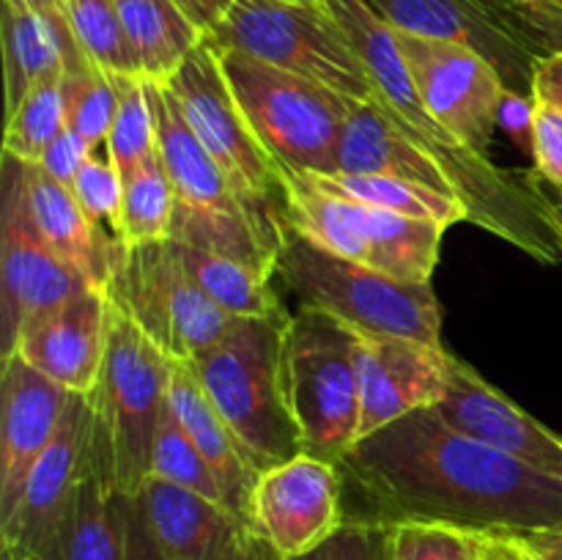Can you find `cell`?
<instances>
[{"label":"cell","mask_w":562,"mask_h":560,"mask_svg":"<svg viewBox=\"0 0 562 560\" xmlns=\"http://www.w3.org/2000/svg\"><path fill=\"white\" fill-rule=\"evenodd\" d=\"M404 64L423 104L459 141L488 154L508 82L475 47L450 38L395 31Z\"/></svg>","instance_id":"obj_13"},{"label":"cell","mask_w":562,"mask_h":560,"mask_svg":"<svg viewBox=\"0 0 562 560\" xmlns=\"http://www.w3.org/2000/svg\"><path fill=\"white\" fill-rule=\"evenodd\" d=\"M340 470L379 522H445L483 536L562 527V481L417 410L351 445Z\"/></svg>","instance_id":"obj_1"},{"label":"cell","mask_w":562,"mask_h":560,"mask_svg":"<svg viewBox=\"0 0 562 560\" xmlns=\"http://www.w3.org/2000/svg\"><path fill=\"white\" fill-rule=\"evenodd\" d=\"M344 478L340 464L311 453L258 475L247 522L274 560L307 558L346 525Z\"/></svg>","instance_id":"obj_12"},{"label":"cell","mask_w":562,"mask_h":560,"mask_svg":"<svg viewBox=\"0 0 562 560\" xmlns=\"http://www.w3.org/2000/svg\"><path fill=\"white\" fill-rule=\"evenodd\" d=\"M115 3L126 36L135 47L140 75L151 82H168L206 38V33L173 0H115Z\"/></svg>","instance_id":"obj_27"},{"label":"cell","mask_w":562,"mask_h":560,"mask_svg":"<svg viewBox=\"0 0 562 560\" xmlns=\"http://www.w3.org/2000/svg\"><path fill=\"white\" fill-rule=\"evenodd\" d=\"M173 209L176 192L170 184L168 168H165L159 152H154L130 176H124V201H121L115 236L124 247L170 239Z\"/></svg>","instance_id":"obj_31"},{"label":"cell","mask_w":562,"mask_h":560,"mask_svg":"<svg viewBox=\"0 0 562 560\" xmlns=\"http://www.w3.org/2000/svg\"><path fill=\"white\" fill-rule=\"evenodd\" d=\"M338 170L344 173H379L434 187L456 195V187L442 165L423 152L376 102L357 104L340 137ZM459 198V195H456ZM461 201V198H459Z\"/></svg>","instance_id":"obj_26"},{"label":"cell","mask_w":562,"mask_h":560,"mask_svg":"<svg viewBox=\"0 0 562 560\" xmlns=\"http://www.w3.org/2000/svg\"><path fill=\"white\" fill-rule=\"evenodd\" d=\"M283 388L305 453L340 464L360 437V333L318 307H296L283 338Z\"/></svg>","instance_id":"obj_6"},{"label":"cell","mask_w":562,"mask_h":560,"mask_svg":"<svg viewBox=\"0 0 562 560\" xmlns=\"http://www.w3.org/2000/svg\"><path fill=\"white\" fill-rule=\"evenodd\" d=\"M168 384L170 357L110 300L108 351L97 388L86 399L108 450L110 475L124 497H137L151 478L154 439L168 410Z\"/></svg>","instance_id":"obj_8"},{"label":"cell","mask_w":562,"mask_h":560,"mask_svg":"<svg viewBox=\"0 0 562 560\" xmlns=\"http://www.w3.org/2000/svg\"><path fill=\"white\" fill-rule=\"evenodd\" d=\"M220 49H239L269 66L322 82L351 102L376 99V86L351 38L324 3L236 0L209 33Z\"/></svg>","instance_id":"obj_9"},{"label":"cell","mask_w":562,"mask_h":560,"mask_svg":"<svg viewBox=\"0 0 562 560\" xmlns=\"http://www.w3.org/2000/svg\"><path fill=\"white\" fill-rule=\"evenodd\" d=\"M549 225H552L554 236H558L560 247H562V195L554 201V198H549Z\"/></svg>","instance_id":"obj_50"},{"label":"cell","mask_w":562,"mask_h":560,"mask_svg":"<svg viewBox=\"0 0 562 560\" xmlns=\"http://www.w3.org/2000/svg\"><path fill=\"white\" fill-rule=\"evenodd\" d=\"M508 541L519 549L527 560H562V527L558 530H536L519 533V536H494Z\"/></svg>","instance_id":"obj_45"},{"label":"cell","mask_w":562,"mask_h":560,"mask_svg":"<svg viewBox=\"0 0 562 560\" xmlns=\"http://www.w3.org/2000/svg\"><path fill=\"white\" fill-rule=\"evenodd\" d=\"M86 60L88 55L77 44L66 11H27L3 3L5 113L38 82Z\"/></svg>","instance_id":"obj_25"},{"label":"cell","mask_w":562,"mask_h":560,"mask_svg":"<svg viewBox=\"0 0 562 560\" xmlns=\"http://www.w3.org/2000/svg\"><path fill=\"white\" fill-rule=\"evenodd\" d=\"M135 500L165 560H274L245 519L203 494L151 475Z\"/></svg>","instance_id":"obj_19"},{"label":"cell","mask_w":562,"mask_h":560,"mask_svg":"<svg viewBox=\"0 0 562 560\" xmlns=\"http://www.w3.org/2000/svg\"><path fill=\"white\" fill-rule=\"evenodd\" d=\"M108 296L170 360L192 362L236 324L190 278L170 239L124 247Z\"/></svg>","instance_id":"obj_11"},{"label":"cell","mask_w":562,"mask_h":560,"mask_svg":"<svg viewBox=\"0 0 562 560\" xmlns=\"http://www.w3.org/2000/svg\"><path fill=\"white\" fill-rule=\"evenodd\" d=\"M318 560H387V525L379 519H346L318 549Z\"/></svg>","instance_id":"obj_40"},{"label":"cell","mask_w":562,"mask_h":560,"mask_svg":"<svg viewBox=\"0 0 562 560\" xmlns=\"http://www.w3.org/2000/svg\"><path fill=\"white\" fill-rule=\"evenodd\" d=\"M313 3H324V0H313Z\"/></svg>","instance_id":"obj_54"},{"label":"cell","mask_w":562,"mask_h":560,"mask_svg":"<svg viewBox=\"0 0 562 560\" xmlns=\"http://www.w3.org/2000/svg\"><path fill=\"white\" fill-rule=\"evenodd\" d=\"M173 245L190 278L228 316L256 318L285 311L278 291H274L272 275L261 272V269L250 267L245 261H236V258L201 250L195 245H184V242H173Z\"/></svg>","instance_id":"obj_30"},{"label":"cell","mask_w":562,"mask_h":560,"mask_svg":"<svg viewBox=\"0 0 562 560\" xmlns=\"http://www.w3.org/2000/svg\"><path fill=\"white\" fill-rule=\"evenodd\" d=\"M387 525V560H486L488 536L445 522L401 519Z\"/></svg>","instance_id":"obj_35"},{"label":"cell","mask_w":562,"mask_h":560,"mask_svg":"<svg viewBox=\"0 0 562 560\" xmlns=\"http://www.w3.org/2000/svg\"><path fill=\"white\" fill-rule=\"evenodd\" d=\"M450 351L398 335L360 333V437L417 410H434L448 395Z\"/></svg>","instance_id":"obj_16"},{"label":"cell","mask_w":562,"mask_h":560,"mask_svg":"<svg viewBox=\"0 0 562 560\" xmlns=\"http://www.w3.org/2000/svg\"><path fill=\"white\" fill-rule=\"evenodd\" d=\"M300 560H318V552H313V555H307V558H300Z\"/></svg>","instance_id":"obj_52"},{"label":"cell","mask_w":562,"mask_h":560,"mask_svg":"<svg viewBox=\"0 0 562 560\" xmlns=\"http://www.w3.org/2000/svg\"><path fill=\"white\" fill-rule=\"evenodd\" d=\"M69 190L77 198V203L86 209L88 217L102 225L110 223L115 236V225H119L121 217V201H124V176L119 173L115 163L110 159L108 148H97L86 159V165L75 176Z\"/></svg>","instance_id":"obj_39"},{"label":"cell","mask_w":562,"mask_h":560,"mask_svg":"<svg viewBox=\"0 0 562 560\" xmlns=\"http://www.w3.org/2000/svg\"><path fill=\"white\" fill-rule=\"evenodd\" d=\"M289 311L236 318L234 327L192 360L214 410L258 472L305 453L283 388V338Z\"/></svg>","instance_id":"obj_3"},{"label":"cell","mask_w":562,"mask_h":560,"mask_svg":"<svg viewBox=\"0 0 562 560\" xmlns=\"http://www.w3.org/2000/svg\"><path fill=\"white\" fill-rule=\"evenodd\" d=\"M162 86L176 99L181 115L209 157L241 198L263 245L278 261V253L289 234L283 170L261 146L236 104L214 44L203 38L201 47Z\"/></svg>","instance_id":"obj_4"},{"label":"cell","mask_w":562,"mask_h":560,"mask_svg":"<svg viewBox=\"0 0 562 560\" xmlns=\"http://www.w3.org/2000/svg\"><path fill=\"white\" fill-rule=\"evenodd\" d=\"M119 91V110L104 148L121 176H130L137 165L157 152V126H154L148 82L140 75H113Z\"/></svg>","instance_id":"obj_34"},{"label":"cell","mask_w":562,"mask_h":560,"mask_svg":"<svg viewBox=\"0 0 562 560\" xmlns=\"http://www.w3.org/2000/svg\"><path fill=\"white\" fill-rule=\"evenodd\" d=\"M536 97L532 93L510 91L499 104L497 126L516 143V148L532 157V135H536Z\"/></svg>","instance_id":"obj_43"},{"label":"cell","mask_w":562,"mask_h":560,"mask_svg":"<svg viewBox=\"0 0 562 560\" xmlns=\"http://www.w3.org/2000/svg\"><path fill=\"white\" fill-rule=\"evenodd\" d=\"M538 102V99H536ZM536 176L562 192V110L554 104H536V135H532Z\"/></svg>","instance_id":"obj_41"},{"label":"cell","mask_w":562,"mask_h":560,"mask_svg":"<svg viewBox=\"0 0 562 560\" xmlns=\"http://www.w3.org/2000/svg\"><path fill=\"white\" fill-rule=\"evenodd\" d=\"M538 60L562 53V9L552 0H470Z\"/></svg>","instance_id":"obj_38"},{"label":"cell","mask_w":562,"mask_h":560,"mask_svg":"<svg viewBox=\"0 0 562 560\" xmlns=\"http://www.w3.org/2000/svg\"><path fill=\"white\" fill-rule=\"evenodd\" d=\"M324 5L366 60L376 86L373 102L442 165L453 181L456 195L470 212V223L527 253L538 264H560L562 247L549 225V195L536 176L519 179L508 173L494 165L488 154L467 146L428 113L395 42V27L387 25L366 0H324Z\"/></svg>","instance_id":"obj_2"},{"label":"cell","mask_w":562,"mask_h":560,"mask_svg":"<svg viewBox=\"0 0 562 560\" xmlns=\"http://www.w3.org/2000/svg\"><path fill=\"white\" fill-rule=\"evenodd\" d=\"M71 393L27 366L20 355L3 357L0 373V530L11 525L25 497L38 456L58 432Z\"/></svg>","instance_id":"obj_17"},{"label":"cell","mask_w":562,"mask_h":560,"mask_svg":"<svg viewBox=\"0 0 562 560\" xmlns=\"http://www.w3.org/2000/svg\"><path fill=\"white\" fill-rule=\"evenodd\" d=\"M108 333V291L88 285L33 316L16 335L11 355H20L27 366L69 393L88 395L102 373Z\"/></svg>","instance_id":"obj_20"},{"label":"cell","mask_w":562,"mask_h":560,"mask_svg":"<svg viewBox=\"0 0 562 560\" xmlns=\"http://www.w3.org/2000/svg\"><path fill=\"white\" fill-rule=\"evenodd\" d=\"M214 49L236 104L280 170H338L340 137L360 102H351L322 82L296 77L239 49Z\"/></svg>","instance_id":"obj_7"},{"label":"cell","mask_w":562,"mask_h":560,"mask_svg":"<svg viewBox=\"0 0 562 560\" xmlns=\"http://www.w3.org/2000/svg\"><path fill=\"white\" fill-rule=\"evenodd\" d=\"M552 3H554V5H560V9H562V0H552Z\"/></svg>","instance_id":"obj_53"},{"label":"cell","mask_w":562,"mask_h":560,"mask_svg":"<svg viewBox=\"0 0 562 560\" xmlns=\"http://www.w3.org/2000/svg\"><path fill=\"white\" fill-rule=\"evenodd\" d=\"M151 475L203 494V497L214 500V503H223V492H220V483L214 478L212 467L206 464V459L198 450V445L192 443L190 434L184 432L179 417L173 415L170 404L165 410L162 423H159L157 439H154Z\"/></svg>","instance_id":"obj_37"},{"label":"cell","mask_w":562,"mask_h":560,"mask_svg":"<svg viewBox=\"0 0 562 560\" xmlns=\"http://www.w3.org/2000/svg\"><path fill=\"white\" fill-rule=\"evenodd\" d=\"M126 560H165L135 497L130 500V514H126Z\"/></svg>","instance_id":"obj_44"},{"label":"cell","mask_w":562,"mask_h":560,"mask_svg":"<svg viewBox=\"0 0 562 560\" xmlns=\"http://www.w3.org/2000/svg\"><path fill=\"white\" fill-rule=\"evenodd\" d=\"M532 97L562 110V53L538 60L536 77H532Z\"/></svg>","instance_id":"obj_46"},{"label":"cell","mask_w":562,"mask_h":560,"mask_svg":"<svg viewBox=\"0 0 562 560\" xmlns=\"http://www.w3.org/2000/svg\"><path fill=\"white\" fill-rule=\"evenodd\" d=\"M366 217L368 267L401 283H431L448 225L371 206H366Z\"/></svg>","instance_id":"obj_28"},{"label":"cell","mask_w":562,"mask_h":560,"mask_svg":"<svg viewBox=\"0 0 562 560\" xmlns=\"http://www.w3.org/2000/svg\"><path fill=\"white\" fill-rule=\"evenodd\" d=\"M93 152H97V148H93L91 143L82 141L77 132H71L69 126H66V130L49 143V148L44 152V157L38 159L36 165H42L44 173L53 176L55 181L71 187L75 176L80 173V168L86 165V159L91 157Z\"/></svg>","instance_id":"obj_42"},{"label":"cell","mask_w":562,"mask_h":560,"mask_svg":"<svg viewBox=\"0 0 562 560\" xmlns=\"http://www.w3.org/2000/svg\"><path fill=\"white\" fill-rule=\"evenodd\" d=\"M130 500L119 494L97 426L88 445V467L53 547L38 560H126Z\"/></svg>","instance_id":"obj_23"},{"label":"cell","mask_w":562,"mask_h":560,"mask_svg":"<svg viewBox=\"0 0 562 560\" xmlns=\"http://www.w3.org/2000/svg\"><path fill=\"white\" fill-rule=\"evenodd\" d=\"M93 432V410L86 395L71 393L58 432L49 439L47 450L38 456L25 497L9 527L0 530V544L14 547L27 560H38L58 536L77 486L88 467V445Z\"/></svg>","instance_id":"obj_15"},{"label":"cell","mask_w":562,"mask_h":560,"mask_svg":"<svg viewBox=\"0 0 562 560\" xmlns=\"http://www.w3.org/2000/svg\"><path fill=\"white\" fill-rule=\"evenodd\" d=\"M486 560H488V558H486Z\"/></svg>","instance_id":"obj_56"},{"label":"cell","mask_w":562,"mask_h":560,"mask_svg":"<svg viewBox=\"0 0 562 560\" xmlns=\"http://www.w3.org/2000/svg\"><path fill=\"white\" fill-rule=\"evenodd\" d=\"M488 560H527L519 549L510 547L508 541L503 538H494L488 536Z\"/></svg>","instance_id":"obj_48"},{"label":"cell","mask_w":562,"mask_h":560,"mask_svg":"<svg viewBox=\"0 0 562 560\" xmlns=\"http://www.w3.org/2000/svg\"><path fill=\"white\" fill-rule=\"evenodd\" d=\"M274 280L357 333L398 335L442 346V305L431 283H401L373 267L322 250L289 231L274 261Z\"/></svg>","instance_id":"obj_5"},{"label":"cell","mask_w":562,"mask_h":560,"mask_svg":"<svg viewBox=\"0 0 562 560\" xmlns=\"http://www.w3.org/2000/svg\"><path fill=\"white\" fill-rule=\"evenodd\" d=\"M560 195H562V192H560Z\"/></svg>","instance_id":"obj_55"},{"label":"cell","mask_w":562,"mask_h":560,"mask_svg":"<svg viewBox=\"0 0 562 560\" xmlns=\"http://www.w3.org/2000/svg\"><path fill=\"white\" fill-rule=\"evenodd\" d=\"M0 560H27L20 549L14 547H0Z\"/></svg>","instance_id":"obj_51"},{"label":"cell","mask_w":562,"mask_h":560,"mask_svg":"<svg viewBox=\"0 0 562 560\" xmlns=\"http://www.w3.org/2000/svg\"><path fill=\"white\" fill-rule=\"evenodd\" d=\"M173 3L209 36L236 0H173Z\"/></svg>","instance_id":"obj_47"},{"label":"cell","mask_w":562,"mask_h":560,"mask_svg":"<svg viewBox=\"0 0 562 560\" xmlns=\"http://www.w3.org/2000/svg\"><path fill=\"white\" fill-rule=\"evenodd\" d=\"M64 102L66 124L71 132L102 148L108 143L115 110H119V91L113 75L99 69L91 58L75 69L64 71Z\"/></svg>","instance_id":"obj_36"},{"label":"cell","mask_w":562,"mask_h":560,"mask_svg":"<svg viewBox=\"0 0 562 560\" xmlns=\"http://www.w3.org/2000/svg\"><path fill=\"white\" fill-rule=\"evenodd\" d=\"M86 280L49 250L27 217L20 187V159L3 152L0 176V333L3 357L11 355L20 329L38 313L69 300Z\"/></svg>","instance_id":"obj_14"},{"label":"cell","mask_w":562,"mask_h":560,"mask_svg":"<svg viewBox=\"0 0 562 560\" xmlns=\"http://www.w3.org/2000/svg\"><path fill=\"white\" fill-rule=\"evenodd\" d=\"M305 176L322 190L346 198V201L362 203V206L384 209V212L417 220H434L448 228L456 223H470V212L459 198L434 190V187L415 184V181L379 173H344V170Z\"/></svg>","instance_id":"obj_29"},{"label":"cell","mask_w":562,"mask_h":560,"mask_svg":"<svg viewBox=\"0 0 562 560\" xmlns=\"http://www.w3.org/2000/svg\"><path fill=\"white\" fill-rule=\"evenodd\" d=\"M66 16L80 49L99 69L108 75H140L115 0H66Z\"/></svg>","instance_id":"obj_33"},{"label":"cell","mask_w":562,"mask_h":560,"mask_svg":"<svg viewBox=\"0 0 562 560\" xmlns=\"http://www.w3.org/2000/svg\"><path fill=\"white\" fill-rule=\"evenodd\" d=\"M456 432L494 450L514 456L521 464L562 481V437L538 423L530 412L499 393L470 362L450 355L448 395L434 406Z\"/></svg>","instance_id":"obj_18"},{"label":"cell","mask_w":562,"mask_h":560,"mask_svg":"<svg viewBox=\"0 0 562 560\" xmlns=\"http://www.w3.org/2000/svg\"><path fill=\"white\" fill-rule=\"evenodd\" d=\"M168 404L173 415L179 417L181 426H184V432L192 437V443L198 445L206 464L212 467L220 492H223L225 508L234 511L239 519L247 522L252 486H256L261 472L256 470V464L245 453V448L234 437L223 415L214 410L192 362L170 360Z\"/></svg>","instance_id":"obj_24"},{"label":"cell","mask_w":562,"mask_h":560,"mask_svg":"<svg viewBox=\"0 0 562 560\" xmlns=\"http://www.w3.org/2000/svg\"><path fill=\"white\" fill-rule=\"evenodd\" d=\"M64 75L38 82L22 97L11 113H5L3 152L22 163H38L49 143L66 130Z\"/></svg>","instance_id":"obj_32"},{"label":"cell","mask_w":562,"mask_h":560,"mask_svg":"<svg viewBox=\"0 0 562 560\" xmlns=\"http://www.w3.org/2000/svg\"><path fill=\"white\" fill-rule=\"evenodd\" d=\"M20 187L27 217L49 250L91 289L108 291L124 253L119 236H110L102 223L88 217L69 187L44 173L42 165L20 159Z\"/></svg>","instance_id":"obj_21"},{"label":"cell","mask_w":562,"mask_h":560,"mask_svg":"<svg viewBox=\"0 0 562 560\" xmlns=\"http://www.w3.org/2000/svg\"><path fill=\"white\" fill-rule=\"evenodd\" d=\"M148 82L157 152L176 192L170 239L236 258L274 278V256L263 245L241 198L190 130L162 82Z\"/></svg>","instance_id":"obj_10"},{"label":"cell","mask_w":562,"mask_h":560,"mask_svg":"<svg viewBox=\"0 0 562 560\" xmlns=\"http://www.w3.org/2000/svg\"><path fill=\"white\" fill-rule=\"evenodd\" d=\"M395 31L450 38L486 55L510 91L532 93L538 58L470 0H366Z\"/></svg>","instance_id":"obj_22"},{"label":"cell","mask_w":562,"mask_h":560,"mask_svg":"<svg viewBox=\"0 0 562 560\" xmlns=\"http://www.w3.org/2000/svg\"><path fill=\"white\" fill-rule=\"evenodd\" d=\"M3 3L27 11H66V0H3Z\"/></svg>","instance_id":"obj_49"}]
</instances>
